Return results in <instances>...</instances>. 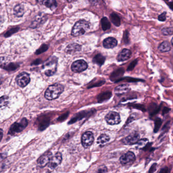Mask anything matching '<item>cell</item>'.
<instances>
[{"label": "cell", "mask_w": 173, "mask_h": 173, "mask_svg": "<svg viewBox=\"0 0 173 173\" xmlns=\"http://www.w3.org/2000/svg\"><path fill=\"white\" fill-rule=\"evenodd\" d=\"M64 90V86L59 84L50 85L45 91L44 96L48 100L56 99L63 93Z\"/></svg>", "instance_id": "6da1fadb"}, {"label": "cell", "mask_w": 173, "mask_h": 173, "mask_svg": "<svg viewBox=\"0 0 173 173\" xmlns=\"http://www.w3.org/2000/svg\"><path fill=\"white\" fill-rule=\"evenodd\" d=\"M58 58L55 56H51L45 61L42 66V70L47 76H51L55 74L57 70Z\"/></svg>", "instance_id": "7a4b0ae2"}, {"label": "cell", "mask_w": 173, "mask_h": 173, "mask_svg": "<svg viewBox=\"0 0 173 173\" xmlns=\"http://www.w3.org/2000/svg\"><path fill=\"white\" fill-rule=\"evenodd\" d=\"M89 28L90 25L87 21L84 20H79L76 23L73 27L72 35L75 37L82 35L88 30Z\"/></svg>", "instance_id": "3957f363"}, {"label": "cell", "mask_w": 173, "mask_h": 173, "mask_svg": "<svg viewBox=\"0 0 173 173\" xmlns=\"http://www.w3.org/2000/svg\"><path fill=\"white\" fill-rule=\"evenodd\" d=\"M27 125V121L26 118H23L20 122L17 123L15 122L11 125L10 128L9 134L13 135L16 133H19L25 128Z\"/></svg>", "instance_id": "277c9868"}, {"label": "cell", "mask_w": 173, "mask_h": 173, "mask_svg": "<svg viewBox=\"0 0 173 173\" xmlns=\"http://www.w3.org/2000/svg\"><path fill=\"white\" fill-rule=\"evenodd\" d=\"M105 119L107 124L110 125L118 124L121 122L119 114L114 111H111L108 113L105 117Z\"/></svg>", "instance_id": "5b68a950"}, {"label": "cell", "mask_w": 173, "mask_h": 173, "mask_svg": "<svg viewBox=\"0 0 173 173\" xmlns=\"http://www.w3.org/2000/svg\"><path fill=\"white\" fill-rule=\"evenodd\" d=\"M87 64L83 59L74 61L71 66V69L75 73L82 72L87 68Z\"/></svg>", "instance_id": "8992f818"}, {"label": "cell", "mask_w": 173, "mask_h": 173, "mask_svg": "<svg viewBox=\"0 0 173 173\" xmlns=\"http://www.w3.org/2000/svg\"><path fill=\"white\" fill-rule=\"evenodd\" d=\"M94 141L93 134L91 131H86L82 135L81 143L82 146L85 148L90 147Z\"/></svg>", "instance_id": "52a82bcc"}, {"label": "cell", "mask_w": 173, "mask_h": 173, "mask_svg": "<svg viewBox=\"0 0 173 173\" xmlns=\"http://www.w3.org/2000/svg\"><path fill=\"white\" fill-rule=\"evenodd\" d=\"M136 160V156L133 152L128 151L120 157V162L122 165L133 164Z\"/></svg>", "instance_id": "ba28073f"}, {"label": "cell", "mask_w": 173, "mask_h": 173, "mask_svg": "<svg viewBox=\"0 0 173 173\" xmlns=\"http://www.w3.org/2000/svg\"><path fill=\"white\" fill-rule=\"evenodd\" d=\"M16 82L18 85L21 87H24L29 84L30 81V77L27 73L22 72L17 76Z\"/></svg>", "instance_id": "9c48e42d"}, {"label": "cell", "mask_w": 173, "mask_h": 173, "mask_svg": "<svg viewBox=\"0 0 173 173\" xmlns=\"http://www.w3.org/2000/svg\"><path fill=\"white\" fill-rule=\"evenodd\" d=\"M52 157V154L50 152H46L43 155H42L39 159H38L37 164L39 167L40 168H44L49 165L50 160Z\"/></svg>", "instance_id": "30bf717a"}, {"label": "cell", "mask_w": 173, "mask_h": 173, "mask_svg": "<svg viewBox=\"0 0 173 173\" xmlns=\"http://www.w3.org/2000/svg\"><path fill=\"white\" fill-rule=\"evenodd\" d=\"M140 136L138 133H133L131 135H128V136L124 138L122 140V143L124 145H131L136 144L139 141Z\"/></svg>", "instance_id": "8fae6325"}, {"label": "cell", "mask_w": 173, "mask_h": 173, "mask_svg": "<svg viewBox=\"0 0 173 173\" xmlns=\"http://www.w3.org/2000/svg\"><path fill=\"white\" fill-rule=\"evenodd\" d=\"M62 161V155L60 152H57L52 157L48 166L50 168L54 169L60 165Z\"/></svg>", "instance_id": "7c38bea8"}, {"label": "cell", "mask_w": 173, "mask_h": 173, "mask_svg": "<svg viewBox=\"0 0 173 173\" xmlns=\"http://www.w3.org/2000/svg\"><path fill=\"white\" fill-rule=\"evenodd\" d=\"M131 55V52L130 50L124 48L118 53L117 59L118 61H124L130 59Z\"/></svg>", "instance_id": "4fadbf2b"}, {"label": "cell", "mask_w": 173, "mask_h": 173, "mask_svg": "<svg viewBox=\"0 0 173 173\" xmlns=\"http://www.w3.org/2000/svg\"><path fill=\"white\" fill-rule=\"evenodd\" d=\"M124 68L117 69L111 74L110 77L111 80L115 82H119L120 81V80L123 78L122 76L124 75Z\"/></svg>", "instance_id": "5bb4252c"}, {"label": "cell", "mask_w": 173, "mask_h": 173, "mask_svg": "<svg viewBox=\"0 0 173 173\" xmlns=\"http://www.w3.org/2000/svg\"><path fill=\"white\" fill-rule=\"evenodd\" d=\"M130 91V87L127 84H121L116 87L114 90V93L117 96H122L128 93Z\"/></svg>", "instance_id": "9a60e30c"}, {"label": "cell", "mask_w": 173, "mask_h": 173, "mask_svg": "<svg viewBox=\"0 0 173 173\" xmlns=\"http://www.w3.org/2000/svg\"><path fill=\"white\" fill-rule=\"evenodd\" d=\"M117 45V40L113 37H109L105 39L103 41V46L106 49L114 48Z\"/></svg>", "instance_id": "2e32d148"}, {"label": "cell", "mask_w": 173, "mask_h": 173, "mask_svg": "<svg viewBox=\"0 0 173 173\" xmlns=\"http://www.w3.org/2000/svg\"><path fill=\"white\" fill-rule=\"evenodd\" d=\"M159 49L162 52H170L171 50V45L168 41H165L159 44Z\"/></svg>", "instance_id": "e0dca14e"}, {"label": "cell", "mask_w": 173, "mask_h": 173, "mask_svg": "<svg viewBox=\"0 0 173 173\" xmlns=\"http://www.w3.org/2000/svg\"><path fill=\"white\" fill-rule=\"evenodd\" d=\"M110 138L106 134H102L97 140V143L100 146H103L110 141Z\"/></svg>", "instance_id": "ac0fdd59"}, {"label": "cell", "mask_w": 173, "mask_h": 173, "mask_svg": "<svg viewBox=\"0 0 173 173\" xmlns=\"http://www.w3.org/2000/svg\"><path fill=\"white\" fill-rule=\"evenodd\" d=\"M14 14L18 17H22L24 14V10L23 5L20 4L16 5L14 8Z\"/></svg>", "instance_id": "d6986e66"}, {"label": "cell", "mask_w": 173, "mask_h": 173, "mask_svg": "<svg viewBox=\"0 0 173 173\" xmlns=\"http://www.w3.org/2000/svg\"><path fill=\"white\" fill-rule=\"evenodd\" d=\"M81 50V46L77 44H72L68 46L66 48V52L69 53L79 52Z\"/></svg>", "instance_id": "ffe728a7"}, {"label": "cell", "mask_w": 173, "mask_h": 173, "mask_svg": "<svg viewBox=\"0 0 173 173\" xmlns=\"http://www.w3.org/2000/svg\"><path fill=\"white\" fill-rule=\"evenodd\" d=\"M111 21L116 27H119L121 24V20L119 16L115 13H111L110 16Z\"/></svg>", "instance_id": "44dd1931"}, {"label": "cell", "mask_w": 173, "mask_h": 173, "mask_svg": "<svg viewBox=\"0 0 173 173\" xmlns=\"http://www.w3.org/2000/svg\"><path fill=\"white\" fill-rule=\"evenodd\" d=\"M105 59L106 58L104 56L101 54H98L95 56V58H93V61L94 63L101 66L104 64Z\"/></svg>", "instance_id": "7402d4cb"}, {"label": "cell", "mask_w": 173, "mask_h": 173, "mask_svg": "<svg viewBox=\"0 0 173 173\" xmlns=\"http://www.w3.org/2000/svg\"><path fill=\"white\" fill-rule=\"evenodd\" d=\"M40 3L43 4L47 7L50 8L51 10L55 9L57 6V3L55 1L53 0H50V1H41Z\"/></svg>", "instance_id": "603a6c76"}, {"label": "cell", "mask_w": 173, "mask_h": 173, "mask_svg": "<svg viewBox=\"0 0 173 173\" xmlns=\"http://www.w3.org/2000/svg\"><path fill=\"white\" fill-rule=\"evenodd\" d=\"M101 24H102V29L105 31L110 29V21L106 17H104L101 19Z\"/></svg>", "instance_id": "cb8c5ba5"}, {"label": "cell", "mask_w": 173, "mask_h": 173, "mask_svg": "<svg viewBox=\"0 0 173 173\" xmlns=\"http://www.w3.org/2000/svg\"><path fill=\"white\" fill-rule=\"evenodd\" d=\"M112 96V93L110 91H107L105 92L104 93H101L99 96V101L101 102H103L104 101L108 100L109 99H110Z\"/></svg>", "instance_id": "d4e9b609"}, {"label": "cell", "mask_w": 173, "mask_h": 173, "mask_svg": "<svg viewBox=\"0 0 173 173\" xmlns=\"http://www.w3.org/2000/svg\"><path fill=\"white\" fill-rule=\"evenodd\" d=\"M148 140L147 139H142L140 140L139 141H138V143H137V148L139 149H143L146 147L147 145L148 144Z\"/></svg>", "instance_id": "484cf974"}, {"label": "cell", "mask_w": 173, "mask_h": 173, "mask_svg": "<svg viewBox=\"0 0 173 173\" xmlns=\"http://www.w3.org/2000/svg\"><path fill=\"white\" fill-rule=\"evenodd\" d=\"M159 110V107L157 106V105L154 103H152L149 107V111L151 115H154L157 113Z\"/></svg>", "instance_id": "4316f807"}, {"label": "cell", "mask_w": 173, "mask_h": 173, "mask_svg": "<svg viewBox=\"0 0 173 173\" xmlns=\"http://www.w3.org/2000/svg\"><path fill=\"white\" fill-rule=\"evenodd\" d=\"M124 80H126V81L128 82H140V81H141V82H144V80L140 79L134 78H132V77H125V78H122L120 80V81Z\"/></svg>", "instance_id": "83f0119b"}, {"label": "cell", "mask_w": 173, "mask_h": 173, "mask_svg": "<svg viewBox=\"0 0 173 173\" xmlns=\"http://www.w3.org/2000/svg\"><path fill=\"white\" fill-rule=\"evenodd\" d=\"M162 120L159 118H157L155 121V125H154V133H157L159 131V129L162 125Z\"/></svg>", "instance_id": "f1b7e54d"}, {"label": "cell", "mask_w": 173, "mask_h": 173, "mask_svg": "<svg viewBox=\"0 0 173 173\" xmlns=\"http://www.w3.org/2000/svg\"><path fill=\"white\" fill-rule=\"evenodd\" d=\"M123 40L125 44H128L130 43V35L129 32L127 30H126L124 32V36H123Z\"/></svg>", "instance_id": "f546056e"}, {"label": "cell", "mask_w": 173, "mask_h": 173, "mask_svg": "<svg viewBox=\"0 0 173 173\" xmlns=\"http://www.w3.org/2000/svg\"><path fill=\"white\" fill-rule=\"evenodd\" d=\"M162 32L164 35H170L173 34V29L171 27L164 28L162 30Z\"/></svg>", "instance_id": "4dcf8cb0"}, {"label": "cell", "mask_w": 173, "mask_h": 173, "mask_svg": "<svg viewBox=\"0 0 173 173\" xmlns=\"http://www.w3.org/2000/svg\"><path fill=\"white\" fill-rule=\"evenodd\" d=\"M8 99L7 96H2L1 98V109L3 108V107H5L8 104Z\"/></svg>", "instance_id": "1f68e13d"}, {"label": "cell", "mask_w": 173, "mask_h": 173, "mask_svg": "<svg viewBox=\"0 0 173 173\" xmlns=\"http://www.w3.org/2000/svg\"><path fill=\"white\" fill-rule=\"evenodd\" d=\"M138 59H135L134 61H133L128 66L127 69V71H131L133 70L135 68V67L136 66L137 64H138Z\"/></svg>", "instance_id": "d6a6232c"}, {"label": "cell", "mask_w": 173, "mask_h": 173, "mask_svg": "<svg viewBox=\"0 0 173 173\" xmlns=\"http://www.w3.org/2000/svg\"><path fill=\"white\" fill-rule=\"evenodd\" d=\"M107 173V168L104 165H102L98 168L96 171L95 173Z\"/></svg>", "instance_id": "836d02e7"}, {"label": "cell", "mask_w": 173, "mask_h": 173, "mask_svg": "<svg viewBox=\"0 0 173 173\" xmlns=\"http://www.w3.org/2000/svg\"><path fill=\"white\" fill-rule=\"evenodd\" d=\"M18 30H19L18 27H15V28H13V29L10 30H8V32L5 34V37H9V36H10L12 35V34H14L15 33H16V32H17Z\"/></svg>", "instance_id": "e575fe53"}, {"label": "cell", "mask_w": 173, "mask_h": 173, "mask_svg": "<svg viewBox=\"0 0 173 173\" xmlns=\"http://www.w3.org/2000/svg\"><path fill=\"white\" fill-rule=\"evenodd\" d=\"M167 19V12H164L163 13L160 14L158 17V19L160 21H165Z\"/></svg>", "instance_id": "d590c367"}, {"label": "cell", "mask_w": 173, "mask_h": 173, "mask_svg": "<svg viewBox=\"0 0 173 173\" xmlns=\"http://www.w3.org/2000/svg\"><path fill=\"white\" fill-rule=\"evenodd\" d=\"M47 48H48V46L44 44L37 50V52H36V54L39 55V54H40V53H42V52H45L46 50H47Z\"/></svg>", "instance_id": "8d00e7d4"}, {"label": "cell", "mask_w": 173, "mask_h": 173, "mask_svg": "<svg viewBox=\"0 0 173 173\" xmlns=\"http://www.w3.org/2000/svg\"><path fill=\"white\" fill-rule=\"evenodd\" d=\"M5 68L6 70H13L17 68V65L13 64H8V66H6Z\"/></svg>", "instance_id": "74e56055"}, {"label": "cell", "mask_w": 173, "mask_h": 173, "mask_svg": "<svg viewBox=\"0 0 173 173\" xmlns=\"http://www.w3.org/2000/svg\"><path fill=\"white\" fill-rule=\"evenodd\" d=\"M159 173H170V171L168 167H165L159 171Z\"/></svg>", "instance_id": "f35d334b"}, {"label": "cell", "mask_w": 173, "mask_h": 173, "mask_svg": "<svg viewBox=\"0 0 173 173\" xmlns=\"http://www.w3.org/2000/svg\"><path fill=\"white\" fill-rule=\"evenodd\" d=\"M156 166H157V164H153V165L150 168V170H149V173H153V172L156 171Z\"/></svg>", "instance_id": "ab89813d"}, {"label": "cell", "mask_w": 173, "mask_h": 173, "mask_svg": "<svg viewBox=\"0 0 173 173\" xmlns=\"http://www.w3.org/2000/svg\"><path fill=\"white\" fill-rule=\"evenodd\" d=\"M133 107L135 108H137V109H140L141 110L144 111V110H145V108L144 107V106H143V105H133Z\"/></svg>", "instance_id": "60d3db41"}, {"label": "cell", "mask_w": 173, "mask_h": 173, "mask_svg": "<svg viewBox=\"0 0 173 173\" xmlns=\"http://www.w3.org/2000/svg\"><path fill=\"white\" fill-rule=\"evenodd\" d=\"M168 5L169 6L170 9L173 11V2H168Z\"/></svg>", "instance_id": "b9f144b4"}, {"label": "cell", "mask_w": 173, "mask_h": 173, "mask_svg": "<svg viewBox=\"0 0 173 173\" xmlns=\"http://www.w3.org/2000/svg\"><path fill=\"white\" fill-rule=\"evenodd\" d=\"M169 110H170V109H168V108L165 107L164 108L162 113H163V114H166L168 112Z\"/></svg>", "instance_id": "7bdbcfd3"}, {"label": "cell", "mask_w": 173, "mask_h": 173, "mask_svg": "<svg viewBox=\"0 0 173 173\" xmlns=\"http://www.w3.org/2000/svg\"><path fill=\"white\" fill-rule=\"evenodd\" d=\"M2 138H3V130L2 129H1V141L2 140Z\"/></svg>", "instance_id": "ee69618b"}, {"label": "cell", "mask_w": 173, "mask_h": 173, "mask_svg": "<svg viewBox=\"0 0 173 173\" xmlns=\"http://www.w3.org/2000/svg\"><path fill=\"white\" fill-rule=\"evenodd\" d=\"M171 44H172V45H173V38L171 39Z\"/></svg>", "instance_id": "f6af8a7d"}]
</instances>
